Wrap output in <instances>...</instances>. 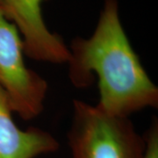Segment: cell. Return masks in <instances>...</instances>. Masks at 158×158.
<instances>
[{
	"instance_id": "obj_4",
	"label": "cell",
	"mask_w": 158,
	"mask_h": 158,
	"mask_svg": "<svg viewBox=\"0 0 158 158\" xmlns=\"http://www.w3.org/2000/svg\"><path fill=\"white\" fill-rule=\"evenodd\" d=\"M45 0H0L5 17L21 34L24 54L30 58L53 62H68L70 52L62 39L46 27L41 13Z\"/></svg>"
},
{
	"instance_id": "obj_5",
	"label": "cell",
	"mask_w": 158,
	"mask_h": 158,
	"mask_svg": "<svg viewBox=\"0 0 158 158\" xmlns=\"http://www.w3.org/2000/svg\"><path fill=\"white\" fill-rule=\"evenodd\" d=\"M12 112L8 96L0 86V158H35L58 150L59 143L49 133L33 127L19 128Z\"/></svg>"
},
{
	"instance_id": "obj_6",
	"label": "cell",
	"mask_w": 158,
	"mask_h": 158,
	"mask_svg": "<svg viewBox=\"0 0 158 158\" xmlns=\"http://www.w3.org/2000/svg\"><path fill=\"white\" fill-rule=\"evenodd\" d=\"M146 148L143 158H158V122L155 118L144 135Z\"/></svg>"
},
{
	"instance_id": "obj_1",
	"label": "cell",
	"mask_w": 158,
	"mask_h": 158,
	"mask_svg": "<svg viewBox=\"0 0 158 158\" xmlns=\"http://www.w3.org/2000/svg\"><path fill=\"white\" fill-rule=\"evenodd\" d=\"M69 60V80L85 88L98 77V107L110 115L128 117L146 107H157L158 89L141 65L125 33L117 0H106L94 34L77 38Z\"/></svg>"
},
{
	"instance_id": "obj_3",
	"label": "cell",
	"mask_w": 158,
	"mask_h": 158,
	"mask_svg": "<svg viewBox=\"0 0 158 158\" xmlns=\"http://www.w3.org/2000/svg\"><path fill=\"white\" fill-rule=\"evenodd\" d=\"M23 54L18 29L0 9V86L8 96L12 111L29 120L42 112L48 84L26 66Z\"/></svg>"
},
{
	"instance_id": "obj_2",
	"label": "cell",
	"mask_w": 158,
	"mask_h": 158,
	"mask_svg": "<svg viewBox=\"0 0 158 158\" xmlns=\"http://www.w3.org/2000/svg\"><path fill=\"white\" fill-rule=\"evenodd\" d=\"M68 134L72 158H143L146 142L128 117L103 112L81 100L73 102Z\"/></svg>"
}]
</instances>
